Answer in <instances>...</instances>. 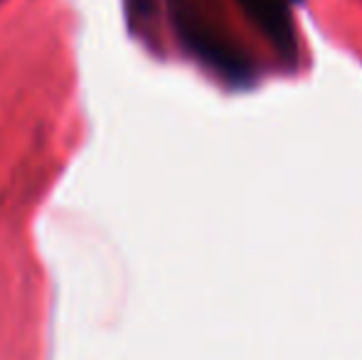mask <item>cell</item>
<instances>
[{
    "label": "cell",
    "instance_id": "obj_1",
    "mask_svg": "<svg viewBox=\"0 0 362 360\" xmlns=\"http://www.w3.org/2000/svg\"><path fill=\"white\" fill-rule=\"evenodd\" d=\"M247 13L264 28V33L276 45L291 42V23H288V3L296 0H239Z\"/></svg>",
    "mask_w": 362,
    "mask_h": 360
}]
</instances>
